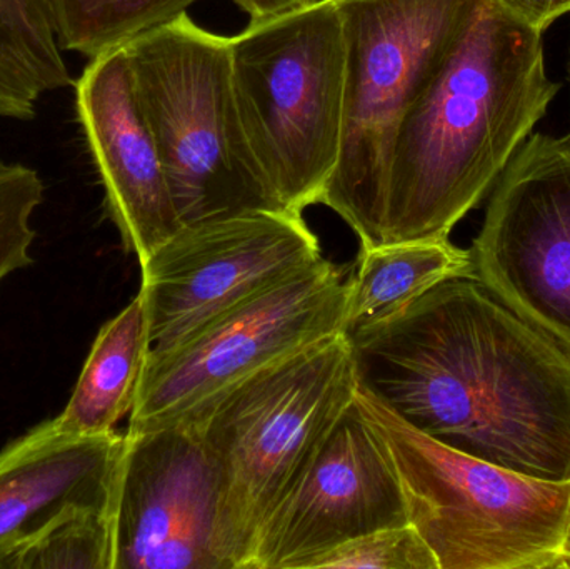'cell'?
I'll return each mask as SVG.
<instances>
[{
  "instance_id": "cell-20",
  "label": "cell",
  "mask_w": 570,
  "mask_h": 569,
  "mask_svg": "<svg viewBox=\"0 0 570 569\" xmlns=\"http://www.w3.org/2000/svg\"><path fill=\"white\" fill-rule=\"evenodd\" d=\"M42 199L43 184L36 170L0 163V283L32 263V216Z\"/></svg>"
},
{
  "instance_id": "cell-10",
  "label": "cell",
  "mask_w": 570,
  "mask_h": 569,
  "mask_svg": "<svg viewBox=\"0 0 570 569\" xmlns=\"http://www.w3.org/2000/svg\"><path fill=\"white\" fill-rule=\"evenodd\" d=\"M302 214L259 209L180 227L144 263L154 350L322 259Z\"/></svg>"
},
{
  "instance_id": "cell-13",
  "label": "cell",
  "mask_w": 570,
  "mask_h": 569,
  "mask_svg": "<svg viewBox=\"0 0 570 569\" xmlns=\"http://www.w3.org/2000/svg\"><path fill=\"white\" fill-rule=\"evenodd\" d=\"M76 109L107 214L126 251L144 263L183 223L124 47L89 59L76 82Z\"/></svg>"
},
{
  "instance_id": "cell-6",
  "label": "cell",
  "mask_w": 570,
  "mask_h": 569,
  "mask_svg": "<svg viewBox=\"0 0 570 569\" xmlns=\"http://www.w3.org/2000/svg\"><path fill=\"white\" fill-rule=\"evenodd\" d=\"M124 49L183 226L247 210H285L264 184L244 136L229 37L207 32L186 13Z\"/></svg>"
},
{
  "instance_id": "cell-12",
  "label": "cell",
  "mask_w": 570,
  "mask_h": 569,
  "mask_svg": "<svg viewBox=\"0 0 570 569\" xmlns=\"http://www.w3.org/2000/svg\"><path fill=\"white\" fill-rule=\"evenodd\" d=\"M114 497V569H224L217 478L193 420L126 431Z\"/></svg>"
},
{
  "instance_id": "cell-23",
  "label": "cell",
  "mask_w": 570,
  "mask_h": 569,
  "mask_svg": "<svg viewBox=\"0 0 570 569\" xmlns=\"http://www.w3.org/2000/svg\"><path fill=\"white\" fill-rule=\"evenodd\" d=\"M233 2H236L244 12L249 13L250 19H263V17L287 12L314 0H233Z\"/></svg>"
},
{
  "instance_id": "cell-16",
  "label": "cell",
  "mask_w": 570,
  "mask_h": 569,
  "mask_svg": "<svg viewBox=\"0 0 570 569\" xmlns=\"http://www.w3.org/2000/svg\"><path fill=\"white\" fill-rule=\"evenodd\" d=\"M472 276L471 251L449 241L414 239L361 247L348 276L342 333L387 320L445 281Z\"/></svg>"
},
{
  "instance_id": "cell-4",
  "label": "cell",
  "mask_w": 570,
  "mask_h": 569,
  "mask_svg": "<svg viewBox=\"0 0 570 569\" xmlns=\"http://www.w3.org/2000/svg\"><path fill=\"white\" fill-rule=\"evenodd\" d=\"M234 96L247 146L276 203L321 204L344 134L345 39L334 0L250 19L230 39Z\"/></svg>"
},
{
  "instance_id": "cell-15",
  "label": "cell",
  "mask_w": 570,
  "mask_h": 569,
  "mask_svg": "<svg viewBox=\"0 0 570 569\" xmlns=\"http://www.w3.org/2000/svg\"><path fill=\"white\" fill-rule=\"evenodd\" d=\"M149 317L142 294L104 324L90 347L76 387L53 426L70 436H100L116 431L130 414L149 356Z\"/></svg>"
},
{
  "instance_id": "cell-2",
  "label": "cell",
  "mask_w": 570,
  "mask_h": 569,
  "mask_svg": "<svg viewBox=\"0 0 570 569\" xmlns=\"http://www.w3.org/2000/svg\"><path fill=\"white\" fill-rule=\"evenodd\" d=\"M542 37L482 2L399 127L375 246L449 237L494 189L561 90Z\"/></svg>"
},
{
  "instance_id": "cell-7",
  "label": "cell",
  "mask_w": 570,
  "mask_h": 569,
  "mask_svg": "<svg viewBox=\"0 0 570 569\" xmlns=\"http://www.w3.org/2000/svg\"><path fill=\"white\" fill-rule=\"evenodd\" d=\"M484 0H334L345 39L344 134L321 204L377 244L389 160L402 120Z\"/></svg>"
},
{
  "instance_id": "cell-9",
  "label": "cell",
  "mask_w": 570,
  "mask_h": 569,
  "mask_svg": "<svg viewBox=\"0 0 570 569\" xmlns=\"http://www.w3.org/2000/svg\"><path fill=\"white\" fill-rule=\"evenodd\" d=\"M472 276L570 353V134H531L492 189Z\"/></svg>"
},
{
  "instance_id": "cell-22",
  "label": "cell",
  "mask_w": 570,
  "mask_h": 569,
  "mask_svg": "<svg viewBox=\"0 0 570 569\" xmlns=\"http://www.w3.org/2000/svg\"><path fill=\"white\" fill-rule=\"evenodd\" d=\"M525 26L546 32L556 20L570 12V0H494Z\"/></svg>"
},
{
  "instance_id": "cell-11",
  "label": "cell",
  "mask_w": 570,
  "mask_h": 569,
  "mask_svg": "<svg viewBox=\"0 0 570 569\" xmlns=\"http://www.w3.org/2000/svg\"><path fill=\"white\" fill-rule=\"evenodd\" d=\"M402 524L409 518L394 458L354 401L261 523L244 569H312L348 541Z\"/></svg>"
},
{
  "instance_id": "cell-19",
  "label": "cell",
  "mask_w": 570,
  "mask_h": 569,
  "mask_svg": "<svg viewBox=\"0 0 570 569\" xmlns=\"http://www.w3.org/2000/svg\"><path fill=\"white\" fill-rule=\"evenodd\" d=\"M114 569V508L82 504L7 550L0 569Z\"/></svg>"
},
{
  "instance_id": "cell-5",
  "label": "cell",
  "mask_w": 570,
  "mask_h": 569,
  "mask_svg": "<svg viewBox=\"0 0 570 569\" xmlns=\"http://www.w3.org/2000/svg\"><path fill=\"white\" fill-rule=\"evenodd\" d=\"M355 401L394 458L409 524L439 569H561L570 480H539L454 450L361 384Z\"/></svg>"
},
{
  "instance_id": "cell-1",
  "label": "cell",
  "mask_w": 570,
  "mask_h": 569,
  "mask_svg": "<svg viewBox=\"0 0 570 569\" xmlns=\"http://www.w3.org/2000/svg\"><path fill=\"white\" fill-rule=\"evenodd\" d=\"M358 384L434 440L539 480H570V353L475 277L345 334Z\"/></svg>"
},
{
  "instance_id": "cell-3",
  "label": "cell",
  "mask_w": 570,
  "mask_h": 569,
  "mask_svg": "<svg viewBox=\"0 0 570 569\" xmlns=\"http://www.w3.org/2000/svg\"><path fill=\"white\" fill-rule=\"evenodd\" d=\"M344 333L285 357L184 420H193L217 478V553L246 568L254 537L355 401Z\"/></svg>"
},
{
  "instance_id": "cell-24",
  "label": "cell",
  "mask_w": 570,
  "mask_h": 569,
  "mask_svg": "<svg viewBox=\"0 0 570 569\" xmlns=\"http://www.w3.org/2000/svg\"><path fill=\"white\" fill-rule=\"evenodd\" d=\"M561 569H570V503L568 523H566L564 540H562Z\"/></svg>"
},
{
  "instance_id": "cell-18",
  "label": "cell",
  "mask_w": 570,
  "mask_h": 569,
  "mask_svg": "<svg viewBox=\"0 0 570 569\" xmlns=\"http://www.w3.org/2000/svg\"><path fill=\"white\" fill-rule=\"evenodd\" d=\"M197 0H49L60 46L94 57L186 16Z\"/></svg>"
},
{
  "instance_id": "cell-21",
  "label": "cell",
  "mask_w": 570,
  "mask_h": 569,
  "mask_svg": "<svg viewBox=\"0 0 570 569\" xmlns=\"http://www.w3.org/2000/svg\"><path fill=\"white\" fill-rule=\"evenodd\" d=\"M439 569L438 558L412 524L382 528L322 557L312 569Z\"/></svg>"
},
{
  "instance_id": "cell-8",
  "label": "cell",
  "mask_w": 570,
  "mask_h": 569,
  "mask_svg": "<svg viewBox=\"0 0 570 569\" xmlns=\"http://www.w3.org/2000/svg\"><path fill=\"white\" fill-rule=\"evenodd\" d=\"M345 276L344 267L322 257L170 346L150 347L127 431L177 423L261 371L342 333Z\"/></svg>"
},
{
  "instance_id": "cell-14",
  "label": "cell",
  "mask_w": 570,
  "mask_h": 569,
  "mask_svg": "<svg viewBox=\"0 0 570 569\" xmlns=\"http://www.w3.org/2000/svg\"><path fill=\"white\" fill-rule=\"evenodd\" d=\"M126 434L70 436L46 421L0 451V557L82 504L114 508Z\"/></svg>"
},
{
  "instance_id": "cell-17",
  "label": "cell",
  "mask_w": 570,
  "mask_h": 569,
  "mask_svg": "<svg viewBox=\"0 0 570 569\" xmlns=\"http://www.w3.org/2000/svg\"><path fill=\"white\" fill-rule=\"evenodd\" d=\"M49 0H0V117L29 120L47 92L72 84Z\"/></svg>"
},
{
  "instance_id": "cell-25",
  "label": "cell",
  "mask_w": 570,
  "mask_h": 569,
  "mask_svg": "<svg viewBox=\"0 0 570 569\" xmlns=\"http://www.w3.org/2000/svg\"><path fill=\"white\" fill-rule=\"evenodd\" d=\"M569 79H570V53H569Z\"/></svg>"
}]
</instances>
